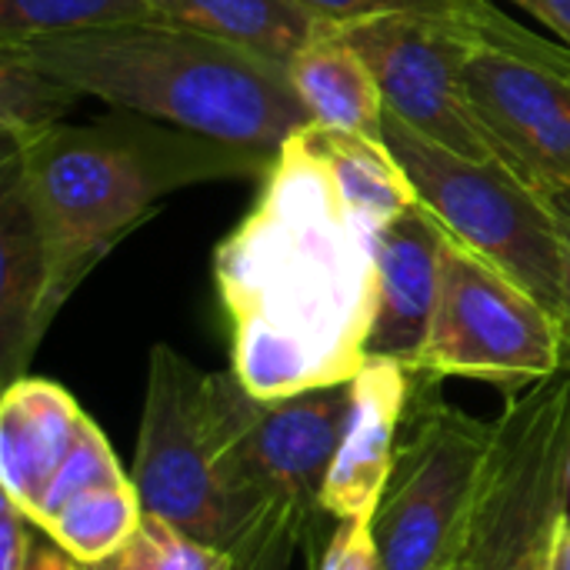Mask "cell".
Instances as JSON below:
<instances>
[{"label":"cell","mask_w":570,"mask_h":570,"mask_svg":"<svg viewBox=\"0 0 570 570\" xmlns=\"http://www.w3.org/2000/svg\"><path fill=\"white\" fill-rule=\"evenodd\" d=\"M384 140L444 234L524 287L558 321L564 244L548 194L501 160H471L431 144L391 114H384Z\"/></svg>","instance_id":"obj_6"},{"label":"cell","mask_w":570,"mask_h":570,"mask_svg":"<svg viewBox=\"0 0 570 570\" xmlns=\"http://www.w3.org/2000/svg\"><path fill=\"white\" fill-rule=\"evenodd\" d=\"M281 154V150H277ZM274 150L230 144L117 107L94 124H57L0 157L23 187L63 301L167 194L210 180L267 177Z\"/></svg>","instance_id":"obj_2"},{"label":"cell","mask_w":570,"mask_h":570,"mask_svg":"<svg viewBox=\"0 0 570 570\" xmlns=\"http://www.w3.org/2000/svg\"><path fill=\"white\" fill-rule=\"evenodd\" d=\"M144 521V504L134 478L124 474L107 438L87 421L70 461L53 478L30 524L57 548L94 568L117 554Z\"/></svg>","instance_id":"obj_12"},{"label":"cell","mask_w":570,"mask_h":570,"mask_svg":"<svg viewBox=\"0 0 570 570\" xmlns=\"http://www.w3.org/2000/svg\"><path fill=\"white\" fill-rule=\"evenodd\" d=\"M407 397L411 371L394 361H367L351 381V414L324 481V511L334 521L374 518L394 471Z\"/></svg>","instance_id":"obj_14"},{"label":"cell","mask_w":570,"mask_h":570,"mask_svg":"<svg viewBox=\"0 0 570 570\" xmlns=\"http://www.w3.org/2000/svg\"><path fill=\"white\" fill-rule=\"evenodd\" d=\"M150 20V0H0V47Z\"/></svg>","instance_id":"obj_21"},{"label":"cell","mask_w":570,"mask_h":570,"mask_svg":"<svg viewBox=\"0 0 570 570\" xmlns=\"http://www.w3.org/2000/svg\"><path fill=\"white\" fill-rule=\"evenodd\" d=\"M551 570H570V511L558 521L551 538Z\"/></svg>","instance_id":"obj_27"},{"label":"cell","mask_w":570,"mask_h":570,"mask_svg":"<svg viewBox=\"0 0 570 570\" xmlns=\"http://www.w3.org/2000/svg\"><path fill=\"white\" fill-rule=\"evenodd\" d=\"M371 63L384 110L414 134L471 160H498L464 87V37L454 17L384 13L344 23Z\"/></svg>","instance_id":"obj_10"},{"label":"cell","mask_w":570,"mask_h":570,"mask_svg":"<svg viewBox=\"0 0 570 570\" xmlns=\"http://www.w3.org/2000/svg\"><path fill=\"white\" fill-rule=\"evenodd\" d=\"M511 3L534 13L544 27H551L564 40V47H570V0H511Z\"/></svg>","instance_id":"obj_26"},{"label":"cell","mask_w":570,"mask_h":570,"mask_svg":"<svg viewBox=\"0 0 570 570\" xmlns=\"http://www.w3.org/2000/svg\"><path fill=\"white\" fill-rule=\"evenodd\" d=\"M237 397L234 371L210 374L154 344L134 458L144 514L220 548L237 570H287L294 554L321 570L317 538L250 478L237 451Z\"/></svg>","instance_id":"obj_3"},{"label":"cell","mask_w":570,"mask_h":570,"mask_svg":"<svg viewBox=\"0 0 570 570\" xmlns=\"http://www.w3.org/2000/svg\"><path fill=\"white\" fill-rule=\"evenodd\" d=\"M518 570H551V541L541 544L538 551H531V554L521 561V568Z\"/></svg>","instance_id":"obj_28"},{"label":"cell","mask_w":570,"mask_h":570,"mask_svg":"<svg viewBox=\"0 0 570 570\" xmlns=\"http://www.w3.org/2000/svg\"><path fill=\"white\" fill-rule=\"evenodd\" d=\"M491 421L441 394V377L411 374L394 471L374 511L384 570H434L448 554L488 458Z\"/></svg>","instance_id":"obj_8"},{"label":"cell","mask_w":570,"mask_h":570,"mask_svg":"<svg viewBox=\"0 0 570 570\" xmlns=\"http://www.w3.org/2000/svg\"><path fill=\"white\" fill-rule=\"evenodd\" d=\"M444 227L417 200L377 234V311L367 361H394L411 374L431 337L441 294Z\"/></svg>","instance_id":"obj_13"},{"label":"cell","mask_w":570,"mask_h":570,"mask_svg":"<svg viewBox=\"0 0 570 570\" xmlns=\"http://www.w3.org/2000/svg\"><path fill=\"white\" fill-rule=\"evenodd\" d=\"M7 47L83 97L230 144L277 154L314 124L287 63L160 20Z\"/></svg>","instance_id":"obj_4"},{"label":"cell","mask_w":570,"mask_h":570,"mask_svg":"<svg viewBox=\"0 0 570 570\" xmlns=\"http://www.w3.org/2000/svg\"><path fill=\"white\" fill-rule=\"evenodd\" d=\"M83 94L63 77L0 47V157L57 127Z\"/></svg>","instance_id":"obj_20"},{"label":"cell","mask_w":570,"mask_h":570,"mask_svg":"<svg viewBox=\"0 0 570 570\" xmlns=\"http://www.w3.org/2000/svg\"><path fill=\"white\" fill-rule=\"evenodd\" d=\"M40 220L10 170H0V374L3 387L27 364L63 307Z\"/></svg>","instance_id":"obj_15"},{"label":"cell","mask_w":570,"mask_h":570,"mask_svg":"<svg viewBox=\"0 0 570 570\" xmlns=\"http://www.w3.org/2000/svg\"><path fill=\"white\" fill-rule=\"evenodd\" d=\"M454 20L464 87L498 160L544 194L570 190V47L538 37L491 0Z\"/></svg>","instance_id":"obj_7"},{"label":"cell","mask_w":570,"mask_h":570,"mask_svg":"<svg viewBox=\"0 0 570 570\" xmlns=\"http://www.w3.org/2000/svg\"><path fill=\"white\" fill-rule=\"evenodd\" d=\"M381 227L307 127L281 147L254 210L214 254L230 371L247 394L281 401L357 377L377 311Z\"/></svg>","instance_id":"obj_1"},{"label":"cell","mask_w":570,"mask_h":570,"mask_svg":"<svg viewBox=\"0 0 570 570\" xmlns=\"http://www.w3.org/2000/svg\"><path fill=\"white\" fill-rule=\"evenodd\" d=\"M291 83L314 124L384 137L381 83L341 23H327L291 60Z\"/></svg>","instance_id":"obj_17"},{"label":"cell","mask_w":570,"mask_h":570,"mask_svg":"<svg viewBox=\"0 0 570 570\" xmlns=\"http://www.w3.org/2000/svg\"><path fill=\"white\" fill-rule=\"evenodd\" d=\"M90 570H237L230 554L204 544L177 524L144 514L134 538Z\"/></svg>","instance_id":"obj_22"},{"label":"cell","mask_w":570,"mask_h":570,"mask_svg":"<svg viewBox=\"0 0 570 570\" xmlns=\"http://www.w3.org/2000/svg\"><path fill=\"white\" fill-rule=\"evenodd\" d=\"M307 13L327 23H357L384 13H431V17H458L481 0H297Z\"/></svg>","instance_id":"obj_23"},{"label":"cell","mask_w":570,"mask_h":570,"mask_svg":"<svg viewBox=\"0 0 570 570\" xmlns=\"http://www.w3.org/2000/svg\"><path fill=\"white\" fill-rule=\"evenodd\" d=\"M87 414L53 381L20 377L0 401V494L27 518L37 514L53 478L70 461Z\"/></svg>","instance_id":"obj_16"},{"label":"cell","mask_w":570,"mask_h":570,"mask_svg":"<svg viewBox=\"0 0 570 570\" xmlns=\"http://www.w3.org/2000/svg\"><path fill=\"white\" fill-rule=\"evenodd\" d=\"M321 570H384V558L374 538V518L337 521Z\"/></svg>","instance_id":"obj_24"},{"label":"cell","mask_w":570,"mask_h":570,"mask_svg":"<svg viewBox=\"0 0 570 570\" xmlns=\"http://www.w3.org/2000/svg\"><path fill=\"white\" fill-rule=\"evenodd\" d=\"M351 414V381L304 391L281 401H257L240 384L237 451L250 478L284 501L317 538L324 521V481L341 448Z\"/></svg>","instance_id":"obj_11"},{"label":"cell","mask_w":570,"mask_h":570,"mask_svg":"<svg viewBox=\"0 0 570 570\" xmlns=\"http://www.w3.org/2000/svg\"><path fill=\"white\" fill-rule=\"evenodd\" d=\"M33 554L30 518L0 494V570H27Z\"/></svg>","instance_id":"obj_25"},{"label":"cell","mask_w":570,"mask_h":570,"mask_svg":"<svg viewBox=\"0 0 570 570\" xmlns=\"http://www.w3.org/2000/svg\"><path fill=\"white\" fill-rule=\"evenodd\" d=\"M570 374L508 397L491 421L474 501L434 570H518L568 514Z\"/></svg>","instance_id":"obj_5"},{"label":"cell","mask_w":570,"mask_h":570,"mask_svg":"<svg viewBox=\"0 0 570 570\" xmlns=\"http://www.w3.org/2000/svg\"><path fill=\"white\" fill-rule=\"evenodd\" d=\"M160 23L287 63L327 27L297 0H150Z\"/></svg>","instance_id":"obj_18"},{"label":"cell","mask_w":570,"mask_h":570,"mask_svg":"<svg viewBox=\"0 0 570 570\" xmlns=\"http://www.w3.org/2000/svg\"><path fill=\"white\" fill-rule=\"evenodd\" d=\"M558 371L554 314L444 234L438 311L414 374L484 381L514 397Z\"/></svg>","instance_id":"obj_9"},{"label":"cell","mask_w":570,"mask_h":570,"mask_svg":"<svg viewBox=\"0 0 570 570\" xmlns=\"http://www.w3.org/2000/svg\"><path fill=\"white\" fill-rule=\"evenodd\" d=\"M307 137L327 157L347 197L381 224L417 204V190L384 137L331 130L321 124H311Z\"/></svg>","instance_id":"obj_19"},{"label":"cell","mask_w":570,"mask_h":570,"mask_svg":"<svg viewBox=\"0 0 570 570\" xmlns=\"http://www.w3.org/2000/svg\"><path fill=\"white\" fill-rule=\"evenodd\" d=\"M568 511H570V468H568Z\"/></svg>","instance_id":"obj_29"}]
</instances>
